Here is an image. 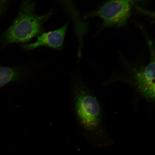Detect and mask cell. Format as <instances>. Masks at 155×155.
<instances>
[{"label":"cell","instance_id":"1","mask_svg":"<svg viewBox=\"0 0 155 155\" xmlns=\"http://www.w3.org/2000/svg\"><path fill=\"white\" fill-rule=\"evenodd\" d=\"M35 3L25 0L22 3L18 16L11 26L4 33V43H27L41 34L43 25L51 16V12L39 15L35 14Z\"/></svg>","mask_w":155,"mask_h":155},{"label":"cell","instance_id":"2","mask_svg":"<svg viewBox=\"0 0 155 155\" xmlns=\"http://www.w3.org/2000/svg\"><path fill=\"white\" fill-rule=\"evenodd\" d=\"M75 108L78 117L84 128L90 134L101 133V108L98 101L88 90L79 88L75 97Z\"/></svg>","mask_w":155,"mask_h":155},{"label":"cell","instance_id":"3","mask_svg":"<svg viewBox=\"0 0 155 155\" xmlns=\"http://www.w3.org/2000/svg\"><path fill=\"white\" fill-rule=\"evenodd\" d=\"M129 0H110L99 9L97 15L103 20L104 26H124L131 15Z\"/></svg>","mask_w":155,"mask_h":155},{"label":"cell","instance_id":"4","mask_svg":"<svg viewBox=\"0 0 155 155\" xmlns=\"http://www.w3.org/2000/svg\"><path fill=\"white\" fill-rule=\"evenodd\" d=\"M151 58L146 66L141 67L135 72L134 81L137 92L146 99L154 101L155 98V54L150 45Z\"/></svg>","mask_w":155,"mask_h":155},{"label":"cell","instance_id":"5","mask_svg":"<svg viewBox=\"0 0 155 155\" xmlns=\"http://www.w3.org/2000/svg\"><path fill=\"white\" fill-rule=\"evenodd\" d=\"M68 25L67 23L57 30L42 34L33 43L22 45L23 48L29 50L40 46H46L57 50L62 49Z\"/></svg>","mask_w":155,"mask_h":155},{"label":"cell","instance_id":"6","mask_svg":"<svg viewBox=\"0 0 155 155\" xmlns=\"http://www.w3.org/2000/svg\"><path fill=\"white\" fill-rule=\"evenodd\" d=\"M20 76V72L18 69L0 67V88L8 83L18 80Z\"/></svg>","mask_w":155,"mask_h":155},{"label":"cell","instance_id":"7","mask_svg":"<svg viewBox=\"0 0 155 155\" xmlns=\"http://www.w3.org/2000/svg\"><path fill=\"white\" fill-rule=\"evenodd\" d=\"M11 0H0V16L2 14Z\"/></svg>","mask_w":155,"mask_h":155},{"label":"cell","instance_id":"8","mask_svg":"<svg viewBox=\"0 0 155 155\" xmlns=\"http://www.w3.org/2000/svg\"><path fill=\"white\" fill-rule=\"evenodd\" d=\"M134 1H142V0H134Z\"/></svg>","mask_w":155,"mask_h":155}]
</instances>
